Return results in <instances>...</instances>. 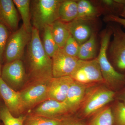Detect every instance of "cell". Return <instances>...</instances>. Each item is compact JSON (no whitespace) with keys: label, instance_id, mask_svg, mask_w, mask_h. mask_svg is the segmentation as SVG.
I'll use <instances>...</instances> for the list:
<instances>
[{"label":"cell","instance_id":"cell-1","mask_svg":"<svg viewBox=\"0 0 125 125\" xmlns=\"http://www.w3.org/2000/svg\"><path fill=\"white\" fill-rule=\"evenodd\" d=\"M27 46L28 80L31 81L52 78V58L48 55L43 48L39 31L34 27Z\"/></svg>","mask_w":125,"mask_h":125},{"label":"cell","instance_id":"cell-2","mask_svg":"<svg viewBox=\"0 0 125 125\" xmlns=\"http://www.w3.org/2000/svg\"><path fill=\"white\" fill-rule=\"evenodd\" d=\"M116 92L104 84H96L88 88L80 107L74 115L87 120L96 113L115 100Z\"/></svg>","mask_w":125,"mask_h":125},{"label":"cell","instance_id":"cell-3","mask_svg":"<svg viewBox=\"0 0 125 125\" xmlns=\"http://www.w3.org/2000/svg\"><path fill=\"white\" fill-rule=\"evenodd\" d=\"M112 35L111 28L102 33L101 48L97 58L104 84L109 89L117 92L125 87V75L117 71L108 60L107 49Z\"/></svg>","mask_w":125,"mask_h":125},{"label":"cell","instance_id":"cell-4","mask_svg":"<svg viewBox=\"0 0 125 125\" xmlns=\"http://www.w3.org/2000/svg\"><path fill=\"white\" fill-rule=\"evenodd\" d=\"M62 0H31V23L33 27L43 31L58 20V10Z\"/></svg>","mask_w":125,"mask_h":125},{"label":"cell","instance_id":"cell-5","mask_svg":"<svg viewBox=\"0 0 125 125\" xmlns=\"http://www.w3.org/2000/svg\"><path fill=\"white\" fill-rule=\"evenodd\" d=\"M52 78L30 81L28 85L19 91L25 111L48 99V87Z\"/></svg>","mask_w":125,"mask_h":125},{"label":"cell","instance_id":"cell-6","mask_svg":"<svg viewBox=\"0 0 125 125\" xmlns=\"http://www.w3.org/2000/svg\"><path fill=\"white\" fill-rule=\"evenodd\" d=\"M70 76L74 81L85 85L104 84L97 57L90 60H79Z\"/></svg>","mask_w":125,"mask_h":125},{"label":"cell","instance_id":"cell-7","mask_svg":"<svg viewBox=\"0 0 125 125\" xmlns=\"http://www.w3.org/2000/svg\"><path fill=\"white\" fill-rule=\"evenodd\" d=\"M31 33L27 31L23 24L16 31L10 33L5 47L3 63L22 60L25 48L30 41Z\"/></svg>","mask_w":125,"mask_h":125},{"label":"cell","instance_id":"cell-8","mask_svg":"<svg viewBox=\"0 0 125 125\" xmlns=\"http://www.w3.org/2000/svg\"><path fill=\"white\" fill-rule=\"evenodd\" d=\"M111 28L113 39L109 43L107 49L110 62L117 71L124 74L125 72V32L118 25L111 26Z\"/></svg>","mask_w":125,"mask_h":125},{"label":"cell","instance_id":"cell-9","mask_svg":"<svg viewBox=\"0 0 125 125\" xmlns=\"http://www.w3.org/2000/svg\"><path fill=\"white\" fill-rule=\"evenodd\" d=\"M1 78L8 86L15 91L21 90L28 81L22 60L4 64L1 69Z\"/></svg>","mask_w":125,"mask_h":125},{"label":"cell","instance_id":"cell-10","mask_svg":"<svg viewBox=\"0 0 125 125\" xmlns=\"http://www.w3.org/2000/svg\"><path fill=\"white\" fill-rule=\"evenodd\" d=\"M52 77L70 76L76 68L79 59L67 55L62 48L55 52L52 58Z\"/></svg>","mask_w":125,"mask_h":125},{"label":"cell","instance_id":"cell-11","mask_svg":"<svg viewBox=\"0 0 125 125\" xmlns=\"http://www.w3.org/2000/svg\"><path fill=\"white\" fill-rule=\"evenodd\" d=\"M32 114L48 118L63 120L72 116L64 102L47 99L35 107Z\"/></svg>","mask_w":125,"mask_h":125},{"label":"cell","instance_id":"cell-12","mask_svg":"<svg viewBox=\"0 0 125 125\" xmlns=\"http://www.w3.org/2000/svg\"><path fill=\"white\" fill-rule=\"evenodd\" d=\"M0 96L5 105L14 116L23 115L25 110L19 92L12 89L0 77Z\"/></svg>","mask_w":125,"mask_h":125},{"label":"cell","instance_id":"cell-13","mask_svg":"<svg viewBox=\"0 0 125 125\" xmlns=\"http://www.w3.org/2000/svg\"><path fill=\"white\" fill-rule=\"evenodd\" d=\"M18 10L12 0H0V23L11 33L18 29Z\"/></svg>","mask_w":125,"mask_h":125},{"label":"cell","instance_id":"cell-14","mask_svg":"<svg viewBox=\"0 0 125 125\" xmlns=\"http://www.w3.org/2000/svg\"><path fill=\"white\" fill-rule=\"evenodd\" d=\"M91 86L92 85H85L74 80L71 84L64 102L72 115H74L78 111L88 88Z\"/></svg>","mask_w":125,"mask_h":125},{"label":"cell","instance_id":"cell-15","mask_svg":"<svg viewBox=\"0 0 125 125\" xmlns=\"http://www.w3.org/2000/svg\"><path fill=\"white\" fill-rule=\"evenodd\" d=\"M73 81L70 76L52 78L48 87V99L64 102Z\"/></svg>","mask_w":125,"mask_h":125},{"label":"cell","instance_id":"cell-16","mask_svg":"<svg viewBox=\"0 0 125 125\" xmlns=\"http://www.w3.org/2000/svg\"><path fill=\"white\" fill-rule=\"evenodd\" d=\"M90 21L76 19L65 23L70 33L80 45L87 41L94 32L89 24Z\"/></svg>","mask_w":125,"mask_h":125},{"label":"cell","instance_id":"cell-17","mask_svg":"<svg viewBox=\"0 0 125 125\" xmlns=\"http://www.w3.org/2000/svg\"><path fill=\"white\" fill-rule=\"evenodd\" d=\"M78 1L72 0L62 1L58 10V20L65 23L71 22L77 18Z\"/></svg>","mask_w":125,"mask_h":125},{"label":"cell","instance_id":"cell-18","mask_svg":"<svg viewBox=\"0 0 125 125\" xmlns=\"http://www.w3.org/2000/svg\"><path fill=\"white\" fill-rule=\"evenodd\" d=\"M77 19L86 21L94 20L100 15L102 10L95 7L89 1L80 0L78 1Z\"/></svg>","mask_w":125,"mask_h":125},{"label":"cell","instance_id":"cell-19","mask_svg":"<svg viewBox=\"0 0 125 125\" xmlns=\"http://www.w3.org/2000/svg\"><path fill=\"white\" fill-rule=\"evenodd\" d=\"M95 33L92 34L89 39L80 45L78 58L81 60H90L97 58V45Z\"/></svg>","mask_w":125,"mask_h":125},{"label":"cell","instance_id":"cell-20","mask_svg":"<svg viewBox=\"0 0 125 125\" xmlns=\"http://www.w3.org/2000/svg\"><path fill=\"white\" fill-rule=\"evenodd\" d=\"M86 125H113L111 105H107L86 120Z\"/></svg>","mask_w":125,"mask_h":125},{"label":"cell","instance_id":"cell-21","mask_svg":"<svg viewBox=\"0 0 125 125\" xmlns=\"http://www.w3.org/2000/svg\"><path fill=\"white\" fill-rule=\"evenodd\" d=\"M52 34L59 48H62L71 34L65 23L57 20L51 25Z\"/></svg>","mask_w":125,"mask_h":125},{"label":"cell","instance_id":"cell-22","mask_svg":"<svg viewBox=\"0 0 125 125\" xmlns=\"http://www.w3.org/2000/svg\"><path fill=\"white\" fill-rule=\"evenodd\" d=\"M17 10L19 12L23 21V24L29 33H32V25L31 23V0H13Z\"/></svg>","mask_w":125,"mask_h":125},{"label":"cell","instance_id":"cell-23","mask_svg":"<svg viewBox=\"0 0 125 125\" xmlns=\"http://www.w3.org/2000/svg\"><path fill=\"white\" fill-rule=\"evenodd\" d=\"M42 31L43 33L42 42L43 47L48 55L52 58L59 48L56 44L52 34L51 26H46Z\"/></svg>","mask_w":125,"mask_h":125},{"label":"cell","instance_id":"cell-24","mask_svg":"<svg viewBox=\"0 0 125 125\" xmlns=\"http://www.w3.org/2000/svg\"><path fill=\"white\" fill-rule=\"evenodd\" d=\"M63 120L48 118L31 113L26 115L24 125H61Z\"/></svg>","mask_w":125,"mask_h":125},{"label":"cell","instance_id":"cell-25","mask_svg":"<svg viewBox=\"0 0 125 125\" xmlns=\"http://www.w3.org/2000/svg\"><path fill=\"white\" fill-rule=\"evenodd\" d=\"M26 115L14 116L5 104L0 106V121L3 125H24Z\"/></svg>","mask_w":125,"mask_h":125},{"label":"cell","instance_id":"cell-26","mask_svg":"<svg viewBox=\"0 0 125 125\" xmlns=\"http://www.w3.org/2000/svg\"><path fill=\"white\" fill-rule=\"evenodd\" d=\"M111 106L113 125H125V103L115 100Z\"/></svg>","mask_w":125,"mask_h":125},{"label":"cell","instance_id":"cell-27","mask_svg":"<svg viewBox=\"0 0 125 125\" xmlns=\"http://www.w3.org/2000/svg\"><path fill=\"white\" fill-rule=\"evenodd\" d=\"M80 46L77 41L70 35L62 49L67 55L78 58Z\"/></svg>","mask_w":125,"mask_h":125},{"label":"cell","instance_id":"cell-28","mask_svg":"<svg viewBox=\"0 0 125 125\" xmlns=\"http://www.w3.org/2000/svg\"><path fill=\"white\" fill-rule=\"evenodd\" d=\"M10 32L7 27L0 23V62L1 64L3 63L4 52Z\"/></svg>","mask_w":125,"mask_h":125},{"label":"cell","instance_id":"cell-29","mask_svg":"<svg viewBox=\"0 0 125 125\" xmlns=\"http://www.w3.org/2000/svg\"><path fill=\"white\" fill-rule=\"evenodd\" d=\"M101 4L107 10L112 12V14L120 15L125 8V6L119 2L117 0H103L101 1Z\"/></svg>","mask_w":125,"mask_h":125},{"label":"cell","instance_id":"cell-30","mask_svg":"<svg viewBox=\"0 0 125 125\" xmlns=\"http://www.w3.org/2000/svg\"><path fill=\"white\" fill-rule=\"evenodd\" d=\"M61 125H86V120L70 116L63 119Z\"/></svg>","mask_w":125,"mask_h":125},{"label":"cell","instance_id":"cell-31","mask_svg":"<svg viewBox=\"0 0 125 125\" xmlns=\"http://www.w3.org/2000/svg\"><path fill=\"white\" fill-rule=\"evenodd\" d=\"M104 20L108 22H113L119 24L125 27V18H121L118 16L109 14L106 16Z\"/></svg>","mask_w":125,"mask_h":125},{"label":"cell","instance_id":"cell-32","mask_svg":"<svg viewBox=\"0 0 125 125\" xmlns=\"http://www.w3.org/2000/svg\"><path fill=\"white\" fill-rule=\"evenodd\" d=\"M115 100L125 103V87L118 92H116Z\"/></svg>","mask_w":125,"mask_h":125},{"label":"cell","instance_id":"cell-33","mask_svg":"<svg viewBox=\"0 0 125 125\" xmlns=\"http://www.w3.org/2000/svg\"><path fill=\"white\" fill-rule=\"evenodd\" d=\"M120 16L123 17V18H125V7L124 10H123V11L121 13Z\"/></svg>","mask_w":125,"mask_h":125},{"label":"cell","instance_id":"cell-34","mask_svg":"<svg viewBox=\"0 0 125 125\" xmlns=\"http://www.w3.org/2000/svg\"><path fill=\"white\" fill-rule=\"evenodd\" d=\"M1 63L0 62V77L1 76V69H2V66H1Z\"/></svg>","mask_w":125,"mask_h":125},{"label":"cell","instance_id":"cell-35","mask_svg":"<svg viewBox=\"0 0 125 125\" xmlns=\"http://www.w3.org/2000/svg\"><path fill=\"white\" fill-rule=\"evenodd\" d=\"M0 125H3V124L2 122H1L0 121Z\"/></svg>","mask_w":125,"mask_h":125}]
</instances>
